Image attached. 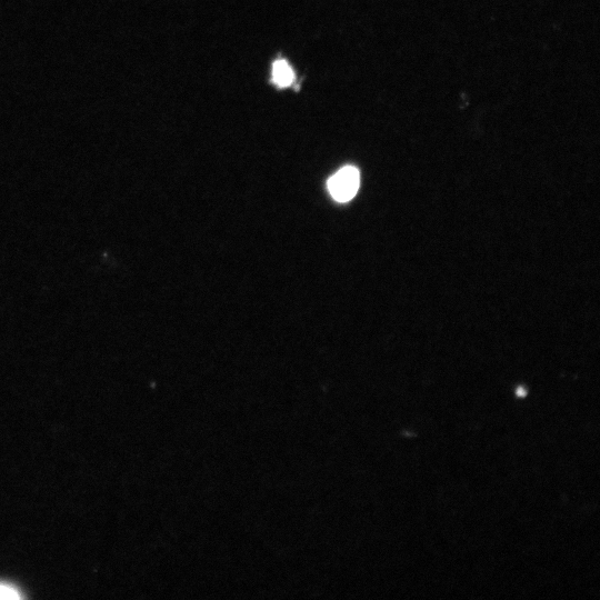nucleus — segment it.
<instances>
[{"instance_id":"1","label":"nucleus","mask_w":600,"mask_h":600,"mask_svg":"<svg viewBox=\"0 0 600 600\" xmlns=\"http://www.w3.org/2000/svg\"><path fill=\"white\" fill-rule=\"evenodd\" d=\"M359 184L360 173L353 166L341 168L333 173L327 182L329 193L339 202L351 200L356 196Z\"/></svg>"},{"instance_id":"2","label":"nucleus","mask_w":600,"mask_h":600,"mask_svg":"<svg viewBox=\"0 0 600 600\" xmlns=\"http://www.w3.org/2000/svg\"><path fill=\"white\" fill-rule=\"evenodd\" d=\"M294 79L293 71L286 60L279 59L272 66V81L280 88L288 87Z\"/></svg>"},{"instance_id":"3","label":"nucleus","mask_w":600,"mask_h":600,"mask_svg":"<svg viewBox=\"0 0 600 600\" xmlns=\"http://www.w3.org/2000/svg\"><path fill=\"white\" fill-rule=\"evenodd\" d=\"M19 591L11 584L0 582V599H19Z\"/></svg>"}]
</instances>
